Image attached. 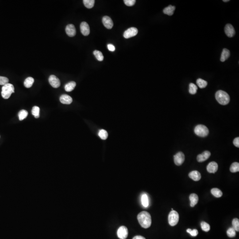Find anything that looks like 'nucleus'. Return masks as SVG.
Listing matches in <instances>:
<instances>
[{
    "label": "nucleus",
    "instance_id": "obj_1",
    "mask_svg": "<svg viewBox=\"0 0 239 239\" xmlns=\"http://www.w3.org/2000/svg\"><path fill=\"white\" fill-rule=\"evenodd\" d=\"M138 222L143 228L147 229L151 224V218L149 213L143 211L139 213L137 216Z\"/></svg>",
    "mask_w": 239,
    "mask_h": 239
},
{
    "label": "nucleus",
    "instance_id": "obj_2",
    "mask_svg": "<svg viewBox=\"0 0 239 239\" xmlns=\"http://www.w3.org/2000/svg\"><path fill=\"white\" fill-rule=\"evenodd\" d=\"M216 100L222 105H226L230 101V97L225 91L218 90L215 94Z\"/></svg>",
    "mask_w": 239,
    "mask_h": 239
},
{
    "label": "nucleus",
    "instance_id": "obj_3",
    "mask_svg": "<svg viewBox=\"0 0 239 239\" xmlns=\"http://www.w3.org/2000/svg\"><path fill=\"white\" fill-rule=\"evenodd\" d=\"M13 93H14V87L13 85L8 83L3 85L1 94V96L4 99H8Z\"/></svg>",
    "mask_w": 239,
    "mask_h": 239
},
{
    "label": "nucleus",
    "instance_id": "obj_4",
    "mask_svg": "<svg viewBox=\"0 0 239 239\" xmlns=\"http://www.w3.org/2000/svg\"><path fill=\"white\" fill-rule=\"evenodd\" d=\"M194 131L196 135L200 137H206L209 133V130L206 126L202 124H199L196 126Z\"/></svg>",
    "mask_w": 239,
    "mask_h": 239
},
{
    "label": "nucleus",
    "instance_id": "obj_5",
    "mask_svg": "<svg viewBox=\"0 0 239 239\" xmlns=\"http://www.w3.org/2000/svg\"><path fill=\"white\" fill-rule=\"evenodd\" d=\"M179 221V215L175 211H172L169 214V224L172 226H174L178 224Z\"/></svg>",
    "mask_w": 239,
    "mask_h": 239
},
{
    "label": "nucleus",
    "instance_id": "obj_6",
    "mask_svg": "<svg viewBox=\"0 0 239 239\" xmlns=\"http://www.w3.org/2000/svg\"><path fill=\"white\" fill-rule=\"evenodd\" d=\"M138 29L135 27H132L127 29L124 33V37L126 39H129L135 36L138 33Z\"/></svg>",
    "mask_w": 239,
    "mask_h": 239
},
{
    "label": "nucleus",
    "instance_id": "obj_7",
    "mask_svg": "<svg viewBox=\"0 0 239 239\" xmlns=\"http://www.w3.org/2000/svg\"><path fill=\"white\" fill-rule=\"evenodd\" d=\"M117 234L120 239H126L128 235V229L125 226H121L118 229Z\"/></svg>",
    "mask_w": 239,
    "mask_h": 239
},
{
    "label": "nucleus",
    "instance_id": "obj_8",
    "mask_svg": "<svg viewBox=\"0 0 239 239\" xmlns=\"http://www.w3.org/2000/svg\"><path fill=\"white\" fill-rule=\"evenodd\" d=\"M185 161L184 154L182 152H179L174 156V162L177 166L182 165Z\"/></svg>",
    "mask_w": 239,
    "mask_h": 239
},
{
    "label": "nucleus",
    "instance_id": "obj_9",
    "mask_svg": "<svg viewBox=\"0 0 239 239\" xmlns=\"http://www.w3.org/2000/svg\"><path fill=\"white\" fill-rule=\"evenodd\" d=\"M49 82L51 85L54 88H58L60 85V81L55 75H51L49 77Z\"/></svg>",
    "mask_w": 239,
    "mask_h": 239
},
{
    "label": "nucleus",
    "instance_id": "obj_10",
    "mask_svg": "<svg viewBox=\"0 0 239 239\" xmlns=\"http://www.w3.org/2000/svg\"><path fill=\"white\" fill-rule=\"evenodd\" d=\"M80 30L82 34L84 36H87L90 33V28L88 23L83 22L80 24Z\"/></svg>",
    "mask_w": 239,
    "mask_h": 239
},
{
    "label": "nucleus",
    "instance_id": "obj_11",
    "mask_svg": "<svg viewBox=\"0 0 239 239\" xmlns=\"http://www.w3.org/2000/svg\"><path fill=\"white\" fill-rule=\"evenodd\" d=\"M102 22L104 26L107 29H110L113 26L112 19L108 16H104L102 18Z\"/></svg>",
    "mask_w": 239,
    "mask_h": 239
},
{
    "label": "nucleus",
    "instance_id": "obj_12",
    "mask_svg": "<svg viewBox=\"0 0 239 239\" xmlns=\"http://www.w3.org/2000/svg\"><path fill=\"white\" fill-rule=\"evenodd\" d=\"M225 34L229 37H233L235 34V31L231 24H226L224 28Z\"/></svg>",
    "mask_w": 239,
    "mask_h": 239
},
{
    "label": "nucleus",
    "instance_id": "obj_13",
    "mask_svg": "<svg viewBox=\"0 0 239 239\" xmlns=\"http://www.w3.org/2000/svg\"><path fill=\"white\" fill-rule=\"evenodd\" d=\"M66 32L67 35L69 37L75 36L76 31L74 25L72 24H69L67 25L66 28Z\"/></svg>",
    "mask_w": 239,
    "mask_h": 239
},
{
    "label": "nucleus",
    "instance_id": "obj_14",
    "mask_svg": "<svg viewBox=\"0 0 239 239\" xmlns=\"http://www.w3.org/2000/svg\"><path fill=\"white\" fill-rule=\"evenodd\" d=\"M211 152L208 151L203 152L202 154L198 155L197 156V160L198 162H203L206 160L211 156Z\"/></svg>",
    "mask_w": 239,
    "mask_h": 239
},
{
    "label": "nucleus",
    "instance_id": "obj_15",
    "mask_svg": "<svg viewBox=\"0 0 239 239\" xmlns=\"http://www.w3.org/2000/svg\"><path fill=\"white\" fill-rule=\"evenodd\" d=\"M218 164L215 162H211L208 165L207 170L210 173H215L218 170Z\"/></svg>",
    "mask_w": 239,
    "mask_h": 239
},
{
    "label": "nucleus",
    "instance_id": "obj_16",
    "mask_svg": "<svg viewBox=\"0 0 239 239\" xmlns=\"http://www.w3.org/2000/svg\"><path fill=\"white\" fill-rule=\"evenodd\" d=\"M60 101L62 103L66 105H69L72 102V97L68 95L63 94L60 97Z\"/></svg>",
    "mask_w": 239,
    "mask_h": 239
},
{
    "label": "nucleus",
    "instance_id": "obj_17",
    "mask_svg": "<svg viewBox=\"0 0 239 239\" xmlns=\"http://www.w3.org/2000/svg\"><path fill=\"white\" fill-rule=\"evenodd\" d=\"M189 176L195 181H198L201 179V174L198 171H194L190 173Z\"/></svg>",
    "mask_w": 239,
    "mask_h": 239
},
{
    "label": "nucleus",
    "instance_id": "obj_18",
    "mask_svg": "<svg viewBox=\"0 0 239 239\" xmlns=\"http://www.w3.org/2000/svg\"><path fill=\"white\" fill-rule=\"evenodd\" d=\"M175 9V6L170 5L163 9V12L164 14H167L169 16H172L174 14Z\"/></svg>",
    "mask_w": 239,
    "mask_h": 239
},
{
    "label": "nucleus",
    "instance_id": "obj_19",
    "mask_svg": "<svg viewBox=\"0 0 239 239\" xmlns=\"http://www.w3.org/2000/svg\"><path fill=\"white\" fill-rule=\"evenodd\" d=\"M190 206L194 207L198 201V197L196 194H192L190 196Z\"/></svg>",
    "mask_w": 239,
    "mask_h": 239
},
{
    "label": "nucleus",
    "instance_id": "obj_20",
    "mask_svg": "<svg viewBox=\"0 0 239 239\" xmlns=\"http://www.w3.org/2000/svg\"><path fill=\"white\" fill-rule=\"evenodd\" d=\"M230 51L228 49L224 48L223 50L222 56L221 57V61L222 62H224L226 61L229 56H230Z\"/></svg>",
    "mask_w": 239,
    "mask_h": 239
},
{
    "label": "nucleus",
    "instance_id": "obj_21",
    "mask_svg": "<svg viewBox=\"0 0 239 239\" xmlns=\"http://www.w3.org/2000/svg\"><path fill=\"white\" fill-rule=\"evenodd\" d=\"M76 85L75 82L74 81L69 82L65 85V90L67 92H71L74 90Z\"/></svg>",
    "mask_w": 239,
    "mask_h": 239
},
{
    "label": "nucleus",
    "instance_id": "obj_22",
    "mask_svg": "<svg viewBox=\"0 0 239 239\" xmlns=\"http://www.w3.org/2000/svg\"><path fill=\"white\" fill-rule=\"evenodd\" d=\"M34 82V79L32 77H28L24 82V85L25 87L27 88H30L32 87Z\"/></svg>",
    "mask_w": 239,
    "mask_h": 239
},
{
    "label": "nucleus",
    "instance_id": "obj_23",
    "mask_svg": "<svg viewBox=\"0 0 239 239\" xmlns=\"http://www.w3.org/2000/svg\"><path fill=\"white\" fill-rule=\"evenodd\" d=\"M141 203L145 207H147L149 206V199L146 194H143L141 196Z\"/></svg>",
    "mask_w": 239,
    "mask_h": 239
},
{
    "label": "nucleus",
    "instance_id": "obj_24",
    "mask_svg": "<svg viewBox=\"0 0 239 239\" xmlns=\"http://www.w3.org/2000/svg\"><path fill=\"white\" fill-rule=\"evenodd\" d=\"M212 194L216 197H220L222 196L223 193L220 189L218 188H213L211 190Z\"/></svg>",
    "mask_w": 239,
    "mask_h": 239
},
{
    "label": "nucleus",
    "instance_id": "obj_25",
    "mask_svg": "<svg viewBox=\"0 0 239 239\" xmlns=\"http://www.w3.org/2000/svg\"><path fill=\"white\" fill-rule=\"evenodd\" d=\"M83 2L85 7L88 8H91L94 7L95 1L94 0H84Z\"/></svg>",
    "mask_w": 239,
    "mask_h": 239
},
{
    "label": "nucleus",
    "instance_id": "obj_26",
    "mask_svg": "<svg viewBox=\"0 0 239 239\" xmlns=\"http://www.w3.org/2000/svg\"><path fill=\"white\" fill-rule=\"evenodd\" d=\"M230 171L231 172H237L239 171V163L237 162H234L232 163L230 168Z\"/></svg>",
    "mask_w": 239,
    "mask_h": 239
},
{
    "label": "nucleus",
    "instance_id": "obj_27",
    "mask_svg": "<svg viewBox=\"0 0 239 239\" xmlns=\"http://www.w3.org/2000/svg\"><path fill=\"white\" fill-rule=\"evenodd\" d=\"M197 87L195 84L191 83L189 85V93L191 94H195L197 93Z\"/></svg>",
    "mask_w": 239,
    "mask_h": 239
},
{
    "label": "nucleus",
    "instance_id": "obj_28",
    "mask_svg": "<svg viewBox=\"0 0 239 239\" xmlns=\"http://www.w3.org/2000/svg\"><path fill=\"white\" fill-rule=\"evenodd\" d=\"M197 84L199 86V88L202 89V88H205L207 86V82L202 79H199L197 80Z\"/></svg>",
    "mask_w": 239,
    "mask_h": 239
},
{
    "label": "nucleus",
    "instance_id": "obj_29",
    "mask_svg": "<svg viewBox=\"0 0 239 239\" xmlns=\"http://www.w3.org/2000/svg\"><path fill=\"white\" fill-rule=\"evenodd\" d=\"M28 115V112L25 110H22L18 113L19 118V121H22L27 117Z\"/></svg>",
    "mask_w": 239,
    "mask_h": 239
},
{
    "label": "nucleus",
    "instance_id": "obj_30",
    "mask_svg": "<svg viewBox=\"0 0 239 239\" xmlns=\"http://www.w3.org/2000/svg\"><path fill=\"white\" fill-rule=\"evenodd\" d=\"M94 55L95 56L96 58L99 61H102L104 59V56H103V54L99 51L95 50L94 51Z\"/></svg>",
    "mask_w": 239,
    "mask_h": 239
},
{
    "label": "nucleus",
    "instance_id": "obj_31",
    "mask_svg": "<svg viewBox=\"0 0 239 239\" xmlns=\"http://www.w3.org/2000/svg\"><path fill=\"white\" fill-rule=\"evenodd\" d=\"M40 109L39 107L34 106L32 109V114L36 118H38L40 117Z\"/></svg>",
    "mask_w": 239,
    "mask_h": 239
},
{
    "label": "nucleus",
    "instance_id": "obj_32",
    "mask_svg": "<svg viewBox=\"0 0 239 239\" xmlns=\"http://www.w3.org/2000/svg\"><path fill=\"white\" fill-rule=\"evenodd\" d=\"M98 135L102 140H105L108 138V134L106 130H104V129H101L99 131V133H98Z\"/></svg>",
    "mask_w": 239,
    "mask_h": 239
},
{
    "label": "nucleus",
    "instance_id": "obj_33",
    "mask_svg": "<svg viewBox=\"0 0 239 239\" xmlns=\"http://www.w3.org/2000/svg\"><path fill=\"white\" fill-rule=\"evenodd\" d=\"M233 228L235 231L239 232V220L238 219L235 218L232 222Z\"/></svg>",
    "mask_w": 239,
    "mask_h": 239
},
{
    "label": "nucleus",
    "instance_id": "obj_34",
    "mask_svg": "<svg viewBox=\"0 0 239 239\" xmlns=\"http://www.w3.org/2000/svg\"><path fill=\"white\" fill-rule=\"evenodd\" d=\"M201 229L205 232H208L210 230V224L207 223L206 222H202L201 224Z\"/></svg>",
    "mask_w": 239,
    "mask_h": 239
},
{
    "label": "nucleus",
    "instance_id": "obj_35",
    "mask_svg": "<svg viewBox=\"0 0 239 239\" xmlns=\"http://www.w3.org/2000/svg\"><path fill=\"white\" fill-rule=\"evenodd\" d=\"M227 235L229 237H234L236 236V231L233 228H230L228 229L227 231Z\"/></svg>",
    "mask_w": 239,
    "mask_h": 239
},
{
    "label": "nucleus",
    "instance_id": "obj_36",
    "mask_svg": "<svg viewBox=\"0 0 239 239\" xmlns=\"http://www.w3.org/2000/svg\"><path fill=\"white\" fill-rule=\"evenodd\" d=\"M9 80L6 77L0 76V85H5L8 83Z\"/></svg>",
    "mask_w": 239,
    "mask_h": 239
},
{
    "label": "nucleus",
    "instance_id": "obj_37",
    "mask_svg": "<svg viewBox=\"0 0 239 239\" xmlns=\"http://www.w3.org/2000/svg\"><path fill=\"white\" fill-rule=\"evenodd\" d=\"M186 232L190 234V235L192 236H197L198 233V231L197 229L192 230L191 229H188L186 230Z\"/></svg>",
    "mask_w": 239,
    "mask_h": 239
},
{
    "label": "nucleus",
    "instance_id": "obj_38",
    "mask_svg": "<svg viewBox=\"0 0 239 239\" xmlns=\"http://www.w3.org/2000/svg\"><path fill=\"white\" fill-rule=\"evenodd\" d=\"M124 4L128 6H132L135 4L136 1L135 0H124Z\"/></svg>",
    "mask_w": 239,
    "mask_h": 239
},
{
    "label": "nucleus",
    "instance_id": "obj_39",
    "mask_svg": "<svg viewBox=\"0 0 239 239\" xmlns=\"http://www.w3.org/2000/svg\"><path fill=\"white\" fill-rule=\"evenodd\" d=\"M234 145L236 147H239V137H236L233 140Z\"/></svg>",
    "mask_w": 239,
    "mask_h": 239
},
{
    "label": "nucleus",
    "instance_id": "obj_40",
    "mask_svg": "<svg viewBox=\"0 0 239 239\" xmlns=\"http://www.w3.org/2000/svg\"><path fill=\"white\" fill-rule=\"evenodd\" d=\"M107 47L108 48L110 51H114L115 50V47L111 44H109L108 45Z\"/></svg>",
    "mask_w": 239,
    "mask_h": 239
},
{
    "label": "nucleus",
    "instance_id": "obj_41",
    "mask_svg": "<svg viewBox=\"0 0 239 239\" xmlns=\"http://www.w3.org/2000/svg\"><path fill=\"white\" fill-rule=\"evenodd\" d=\"M133 239H146L145 237L140 236H134L133 238Z\"/></svg>",
    "mask_w": 239,
    "mask_h": 239
},
{
    "label": "nucleus",
    "instance_id": "obj_42",
    "mask_svg": "<svg viewBox=\"0 0 239 239\" xmlns=\"http://www.w3.org/2000/svg\"><path fill=\"white\" fill-rule=\"evenodd\" d=\"M229 1V0H227V1H224V0L223 1L224 2H228V1Z\"/></svg>",
    "mask_w": 239,
    "mask_h": 239
}]
</instances>
